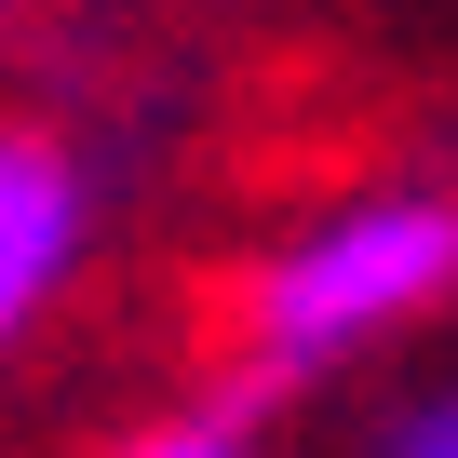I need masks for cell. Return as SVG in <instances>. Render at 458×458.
<instances>
[{
  "label": "cell",
  "instance_id": "obj_1",
  "mask_svg": "<svg viewBox=\"0 0 458 458\" xmlns=\"http://www.w3.org/2000/svg\"><path fill=\"white\" fill-rule=\"evenodd\" d=\"M445 297H458V189H364V202L310 216L297 243L257 257V284H243V377L257 391L337 377L351 351L404 337Z\"/></svg>",
  "mask_w": 458,
  "mask_h": 458
},
{
  "label": "cell",
  "instance_id": "obj_2",
  "mask_svg": "<svg viewBox=\"0 0 458 458\" xmlns=\"http://www.w3.org/2000/svg\"><path fill=\"white\" fill-rule=\"evenodd\" d=\"M81 243H95V175H81L55 135L0 122V351H14V337L68 297Z\"/></svg>",
  "mask_w": 458,
  "mask_h": 458
},
{
  "label": "cell",
  "instance_id": "obj_4",
  "mask_svg": "<svg viewBox=\"0 0 458 458\" xmlns=\"http://www.w3.org/2000/svg\"><path fill=\"white\" fill-rule=\"evenodd\" d=\"M377 458H458V391H418L404 418H391V445Z\"/></svg>",
  "mask_w": 458,
  "mask_h": 458
},
{
  "label": "cell",
  "instance_id": "obj_3",
  "mask_svg": "<svg viewBox=\"0 0 458 458\" xmlns=\"http://www.w3.org/2000/svg\"><path fill=\"white\" fill-rule=\"evenodd\" d=\"M122 458H257V445H243V418H162V431H135Z\"/></svg>",
  "mask_w": 458,
  "mask_h": 458
}]
</instances>
